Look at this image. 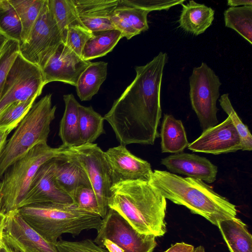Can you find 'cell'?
Here are the masks:
<instances>
[{"mask_svg":"<svg viewBox=\"0 0 252 252\" xmlns=\"http://www.w3.org/2000/svg\"><path fill=\"white\" fill-rule=\"evenodd\" d=\"M167 60V54L160 52L145 65L135 66L133 81L103 117L121 145H153L159 136L160 89Z\"/></svg>","mask_w":252,"mask_h":252,"instance_id":"6da1fadb","label":"cell"},{"mask_svg":"<svg viewBox=\"0 0 252 252\" xmlns=\"http://www.w3.org/2000/svg\"><path fill=\"white\" fill-rule=\"evenodd\" d=\"M108 206L140 233L161 237L166 232V199L150 182L127 181L113 185Z\"/></svg>","mask_w":252,"mask_h":252,"instance_id":"7a4b0ae2","label":"cell"},{"mask_svg":"<svg viewBox=\"0 0 252 252\" xmlns=\"http://www.w3.org/2000/svg\"><path fill=\"white\" fill-rule=\"evenodd\" d=\"M149 182L166 199L185 206L214 225L217 226L219 221L237 215L235 205L201 180L154 170Z\"/></svg>","mask_w":252,"mask_h":252,"instance_id":"3957f363","label":"cell"},{"mask_svg":"<svg viewBox=\"0 0 252 252\" xmlns=\"http://www.w3.org/2000/svg\"><path fill=\"white\" fill-rule=\"evenodd\" d=\"M17 210L31 227L54 245L63 234L77 236L85 230H97L102 220L98 214L78 209L73 204L41 202Z\"/></svg>","mask_w":252,"mask_h":252,"instance_id":"277c9868","label":"cell"},{"mask_svg":"<svg viewBox=\"0 0 252 252\" xmlns=\"http://www.w3.org/2000/svg\"><path fill=\"white\" fill-rule=\"evenodd\" d=\"M48 94L32 105L7 141L0 156V180L6 170L38 144L47 142L56 106Z\"/></svg>","mask_w":252,"mask_h":252,"instance_id":"5b68a950","label":"cell"},{"mask_svg":"<svg viewBox=\"0 0 252 252\" xmlns=\"http://www.w3.org/2000/svg\"><path fill=\"white\" fill-rule=\"evenodd\" d=\"M63 148L62 145L52 148L41 142L9 166L0 181V212L6 215L21 207L39 167Z\"/></svg>","mask_w":252,"mask_h":252,"instance_id":"8992f818","label":"cell"},{"mask_svg":"<svg viewBox=\"0 0 252 252\" xmlns=\"http://www.w3.org/2000/svg\"><path fill=\"white\" fill-rule=\"evenodd\" d=\"M94 242L108 252H153L156 236L137 231L120 213L109 208Z\"/></svg>","mask_w":252,"mask_h":252,"instance_id":"52a82bcc","label":"cell"},{"mask_svg":"<svg viewBox=\"0 0 252 252\" xmlns=\"http://www.w3.org/2000/svg\"><path fill=\"white\" fill-rule=\"evenodd\" d=\"M63 43L61 32L45 0L28 41L20 44L19 53L41 70L59 47Z\"/></svg>","mask_w":252,"mask_h":252,"instance_id":"ba28073f","label":"cell"},{"mask_svg":"<svg viewBox=\"0 0 252 252\" xmlns=\"http://www.w3.org/2000/svg\"><path fill=\"white\" fill-rule=\"evenodd\" d=\"M189 82L192 108L203 131L218 124L217 101L221 84L219 77L205 63L193 69Z\"/></svg>","mask_w":252,"mask_h":252,"instance_id":"9c48e42d","label":"cell"},{"mask_svg":"<svg viewBox=\"0 0 252 252\" xmlns=\"http://www.w3.org/2000/svg\"><path fill=\"white\" fill-rule=\"evenodd\" d=\"M46 85L42 70L17 54L6 76L0 98V114L10 104L40 95Z\"/></svg>","mask_w":252,"mask_h":252,"instance_id":"30bf717a","label":"cell"},{"mask_svg":"<svg viewBox=\"0 0 252 252\" xmlns=\"http://www.w3.org/2000/svg\"><path fill=\"white\" fill-rule=\"evenodd\" d=\"M69 148L77 157L88 175L96 197L99 215L103 219L109 209L108 201L112 186L104 152L94 143Z\"/></svg>","mask_w":252,"mask_h":252,"instance_id":"8fae6325","label":"cell"},{"mask_svg":"<svg viewBox=\"0 0 252 252\" xmlns=\"http://www.w3.org/2000/svg\"><path fill=\"white\" fill-rule=\"evenodd\" d=\"M112 186L119 183L149 182L153 171L146 160L132 154L125 146L120 145L104 152Z\"/></svg>","mask_w":252,"mask_h":252,"instance_id":"7c38bea8","label":"cell"},{"mask_svg":"<svg viewBox=\"0 0 252 252\" xmlns=\"http://www.w3.org/2000/svg\"><path fill=\"white\" fill-rule=\"evenodd\" d=\"M2 233L4 241L16 252H58L56 245L44 239L20 216L18 210L7 214Z\"/></svg>","mask_w":252,"mask_h":252,"instance_id":"4fadbf2b","label":"cell"},{"mask_svg":"<svg viewBox=\"0 0 252 252\" xmlns=\"http://www.w3.org/2000/svg\"><path fill=\"white\" fill-rule=\"evenodd\" d=\"M189 150L198 153L220 155L235 152L242 149L241 138L229 117L220 124L203 131L189 143Z\"/></svg>","mask_w":252,"mask_h":252,"instance_id":"5bb4252c","label":"cell"},{"mask_svg":"<svg viewBox=\"0 0 252 252\" xmlns=\"http://www.w3.org/2000/svg\"><path fill=\"white\" fill-rule=\"evenodd\" d=\"M91 63L63 43L42 70L45 83L60 81L76 86L80 75Z\"/></svg>","mask_w":252,"mask_h":252,"instance_id":"9a60e30c","label":"cell"},{"mask_svg":"<svg viewBox=\"0 0 252 252\" xmlns=\"http://www.w3.org/2000/svg\"><path fill=\"white\" fill-rule=\"evenodd\" d=\"M41 202L73 204L71 196L55 181L53 158L43 164L36 172L21 207Z\"/></svg>","mask_w":252,"mask_h":252,"instance_id":"2e32d148","label":"cell"},{"mask_svg":"<svg viewBox=\"0 0 252 252\" xmlns=\"http://www.w3.org/2000/svg\"><path fill=\"white\" fill-rule=\"evenodd\" d=\"M62 146V152L53 158L54 178L59 187L71 197L79 187L91 185L75 154L69 147Z\"/></svg>","mask_w":252,"mask_h":252,"instance_id":"e0dca14e","label":"cell"},{"mask_svg":"<svg viewBox=\"0 0 252 252\" xmlns=\"http://www.w3.org/2000/svg\"><path fill=\"white\" fill-rule=\"evenodd\" d=\"M161 164L170 172L201 180L207 183L215 181L218 167L207 158L194 154L179 153L162 158Z\"/></svg>","mask_w":252,"mask_h":252,"instance_id":"ac0fdd59","label":"cell"},{"mask_svg":"<svg viewBox=\"0 0 252 252\" xmlns=\"http://www.w3.org/2000/svg\"><path fill=\"white\" fill-rule=\"evenodd\" d=\"M82 24L92 32L115 29L111 16L119 0H72Z\"/></svg>","mask_w":252,"mask_h":252,"instance_id":"d6986e66","label":"cell"},{"mask_svg":"<svg viewBox=\"0 0 252 252\" xmlns=\"http://www.w3.org/2000/svg\"><path fill=\"white\" fill-rule=\"evenodd\" d=\"M182 10L179 20L180 27L195 35L203 33L214 19V10L203 4L190 0L182 4Z\"/></svg>","mask_w":252,"mask_h":252,"instance_id":"ffe728a7","label":"cell"},{"mask_svg":"<svg viewBox=\"0 0 252 252\" xmlns=\"http://www.w3.org/2000/svg\"><path fill=\"white\" fill-rule=\"evenodd\" d=\"M65 109L60 123L59 135L63 145L67 147L81 145L79 125L80 104L72 94L63 96Z\"/></svg>","mask_w":252,"mask_h":252,"instance_id":"44dd1931","label":"cell"},{"mask_svg":"<svg viewBox=\"0 0 252 252\" xmlns=\"http://www.w3.org/2000/svg\"><path fill=\"white\" fill-rule=\"evenodd\" d=\"M217 226L230 252H252V236L240 219L234 217L220 220Z\"/></svg>","mask_w":252,"mask_h":252,"instance_id":"7402d4cb","label":"cell"},{"mask_svg":"<svg viewBox=\"0 0 252 252\" xmlns=\"http://www.w3.org/2000/svg\"><path fill=\"white\" fill-rule=\"evenodd\" d=\"M160 137L162 153H181L189 144L182 122L170 114H164Z\"/></svg>","mask_w":252,"mask_h":252,"instance_id":"603a6c76","label":"cell"},{"mask_svg":"<svg viewBox=\"0 0 252 252\" xmlns=\"http://www.w3.org/2000/svg\"><path fill=\"white\" fill-rule=\"evenodd\" d=\"M108 63L91 62L80 75L76 85V93L82 101L91 100L97 93L107 75Z\"/></svg>","mask_w":252,"mask_h":252,"instance_id":"cb8c5ba5","label":"cell"},{"mask_svg":"<svg viewBox=\"0 0 252 252\" xmlns=\"http://www.w3.org/2000/svg\"><path fill=\"white\" fill-rule=\"evenodd\" d=\"M93 36L86 43L81 58L89 61L106 55L111 52L119 41L123 37L116 30L93 32Z\"/></svg>","mask_w":252,"mask_h":252,"instance_id":"d4e9b609","label":"cell"},{"mask_svg":"<svg viewBox=\"0 0 252 252\" xmlns=\"http://www.w3.org/2000/svg\"><path fill=\"white\" fill-rule=\"evenodd\" d=\"M104 118L92 106H79V125L81 145L92 144L105 133Z\"/></svg>","mask_w":252,"mask_h":252,"instance_id":"484cf974","label":"cell"},{"mask_svg":"<svg viewBox=\"0 0 252 252\" xmlns=\"http://www.w3.org/2000/svg\"><path fill=\"white\" fill-rule=\"evenodd\" d=\"M20 19L22 32L21 42H27L45 0H8Z\"/></svg>","mask_w":252,"mask_h":252,"instance_id":"4316f807","label":"cell"},{"mask_svg":"<svg viewBox=\"0 0 252 252\" xmlns=\"http://www.w3.org/2000/svg\"><path fill=\"white\" fill-rule=\"evenodd\" d=\"M225 25L252 44V5L230 7L224 12Z\"/></svg>","mask_w":252,"mask_h":252,"instance_id":"83f0119b","label":"cell"},{"mask_svg":"<svg viewBox=\"0 0 252 252\" xmlns=\"http://www.w3.org/2000/svg\"><path fill=\"white\" fill-rule=\"evenodd\" d=\"M50 11L60 29L63 40L67 29L81 24L72 0H48Z\"/></svg>","mask_w":252,"mask_h":252,"instance_id":"f1b7e54d","label":"cell"},{"mask_svg":"<svg viewBox=\"0 0 252 252\" xmlns=\"http://www.w3.org/2000/svg\"><path fill=\"white\" fill-rule=\"evenodd\" d=\"M0 31L9 39L21 42V22L8 0H0Z\"/></svg>","mask_w":252,"mask_h":252,"instance_id":"f546056e","label":"cell"},{"mask_svg":"<svg viewBox=\"0 0 252 252\" xmlns=\"http://www.w3.org/2000/svg\"><path fill=\"white\" fill-rule=\"evenodd\" d=\"M37 97L25 101H17L9 105L0 114V129H14L29 112Z\"/></svg>","mask_w":252,"mask_h":252,"instance_id":"4dcf8cb0","label":"cell"},{"mask_svg":"<svg viewBox=\"0 0 252 252\" xmlns=\"http://www.w3.org/2000/svg\"><path fill=\"white\" fill-rule=\"evenodd\" d=\"M219 101L222 109L231 119L241 138V150L251 151L252 150V135L248 126L242 122L233 108L229 98L228 94H225L221 95Z\"/></svg>","mask_w":252,"mask_h":252,"instance_id":"1f68e13d","label":"cell"},{"mask_svg":"<svg viewBox=\"0 0 252 252\" xmlns=\"http://www.w3.org/2000/svg\"><path fill=\"white\" fill-rule=\"evenodd\" d=\"M93 34V32L83 25H73L67 29L63 43L81 57L84 47Z\"/></svg>","mask_w":252,"mask_h":252,"instance_id":"d6a6232c","label":"cell"},{"mask_svg":"<svg viewBox=\"0 0 252 252\" xmlns=\"http://www.w3.org/2000/svg\"><path fill=\"white\" fill-rule=\"evenodd\" d=\"M20 43L9 39L0 52V98L8 72L19 52Z\"/></svg>","mask_w":252,"mask_h":252,"instance_id":"836d02e7","label":"cell"},{"mask_svg":"<svg viewBox=\"0 0 252 252\" xmlns=\"http://www.w3.org/2000/svg\"><path fill=\"white\" fill-rule=\"evenodd\" d=\"M116 8L140 33L148 30L147 16L150 11L124 3L119 0Z\"/></svg>","mask_w":252,"mask_h":252,"instance_id":"e575fe53","label":"cell"},{"mask_svg":"<svg viewBox=\"0 0 252 252\" xmlns=\"http://www.w3.org/2000/svg\"><path fill=\"white\" fill-rule=\"evenodd\" d=\"M71 198L74 205L77 208L99 214L96 197L91 187H79Z\"/></svg>","mask_w":252,"mask_h":252,"instance_id":"d590c367","label":"cell"},{"mask_svg":"<svg viewBox=\"0 0 252 252\" xmlns=\"http://www.w3.org/2000/svg\"><path fill=\"white\" fill-rule=\"evenodd\" d=\"M55 245L58 252H108L91 239L75 242L60 239Z\"/></svg>","mask_w":252,"mask_h":252,"instance_id":"8d00e7d4","label":"cell"},{"mask_svg":"<svg viewBox=\"0 0 252 252\" xmlns=\"http://www.w3.org/2000/svg\"><path fill=\"white\" fill-rule=\"evenodd\" d=\"M127 5L132 6L150 12L153 10H168L170 7L182 4L184 0H121Z\"/></svg>","mask_w":252,"mask_h":252,"instance_id":"74e56055","label":"cell"},{"mask_svg":"<svg viewBox=\"0 0 252 252\" xmlns=\"http://www.w3.org/2000/svg\"><path fill=\"white\" fill-rule=\"evenodd\" d=\"M111 20L115 29L120 31L123 36L127 39H130L140 34L126 17L116 8L112 14Z\"/></svg>","mask_w":252,"mask_h":252,"instance_id":"f35d334b","label":"cell"},{"mask_svg":"<svg viewBox=\"0 0 252 252\" xmlns=\"http://www.w3.org/2000/svg\"><path fill=\"white\" fill-rule=\"evenodd\" d=\"M194 250L193 246L182 242L176 243L164 252H193Z\"/></svg>","mask_w":252,"mask_h":252,"instance_id":"ab89813d","label":"cell"},{"mask_svg":"<svg viewBox=\"0 0 252 252\" xmlns=\"http://www.w3.org/2000/svg\"><path fill=\"white\" fill-rule=\"evenodd\" d=\"M12 130L9 128L0 129V156L6 144L7 137Z\"/></svg>","mask_w":252,"mask_h":252,"instance_id":"60d3db41","label":"cell"},{"mask_svg":"<svg viewBox=\"0 0 252 252\" xmlns=\"http://www.w3.org/2000/svg\"><path fill=\"white\" fill-rule=\"evenodd\" d=\"M227 5L231 7H236L239 5H252V0H228Z\"/></svg>","mask_w":252,"mask_h":252,"instance_id":"b9f144b4","label":"cell"},{"mask_svg":"<svg viewBox=\"0 0 252 252\" xmlns=\"http://www.w3.org/2000/svg\"><path fill=\"white\" fill-rule=\"evenodd\" d=\"M0 252H16L11 248L4 240L0 246Z\"/></svg>","mask_w":252,"mask_h":252,"instance_id":"7bdbcfd3","label":"cell"},{"mask_svg":"<svg viewBox=\"0 0 252 252\" xmlns=\"http://www.w3.org/2000/svg\"><path fill=\"white\" fill-rule=\"evenodd\" d=\"M6 216L0 212V233L3 232L6 223Z\"/></svg>","mask_w":252,"mask_h":252,"instance_id":"ee69618b","label":"cell"},{"mask_svg":"<svg viewBox=\"0 0 252 252\" xmlns=\"http://www.w3.org/2000/svg\"><path fill=\"white\" fill-rule=\"evenodd\" d=\"M9 39L5 34L0 31V52Z\"/></svg>","mask_w":252,"mask_h":252,"instance_id":"f6af8a7d","label":"cell"},{"mask_svg":"<svg viewBox=\"0 0 252 252\" xmlns=\"http://www.w3.org/2000/svg\"><path fill=\"white\" fill-rule=\"evenodd\" d=\"M193 252H205L204 248L202 246H199L194 249Z\"/></svg>","mask_w":252,"mask_h":252,"instance_id":"bcb514c9","label":"cell"},{"mask_svg":"<svg viewBox=\"0 0 252 252\" xmlns=\"http://www.w3.org/2000/svg\"><path fill=\"white\" fill-rule=\"evenodd\" d=\"M2 233H0V246L2 241L3 240V236H2Z\"/></svg>","mask_w":252,"mask_h":252,"instance_id":"7dc6e473","label":"cell"}]
</instances>
